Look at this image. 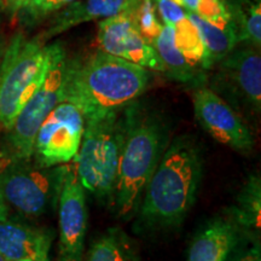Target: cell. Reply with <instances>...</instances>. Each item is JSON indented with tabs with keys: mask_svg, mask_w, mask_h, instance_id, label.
I'll use <instances>...</instances> for the list:
<instances>
[{
	"mask_svg": "<svg viewBox=\"0 0 261 261\" xmlns=\"http://www.w3.org/2000/svg\"><path fill=\"white\" fill-rule=\"evenodd\" d=\"M202 156L190 137H178L166 148L146 185L137 215L148 230L180 226L200 189Z\"/></svg>",
	"mask_w": 261,
	"mask_h": 261,
	"instance_id": "6da1fadb",
	"label": "cell"
},
{
	"mask_svg": "<svg viewBox=\"0 0 261 261\" xmlns=\"http://www.w3.org/2000/svg\"><path fill=\"white\" fill-rule=\"evenodd\" d=\"M151 74L122 58L98 51L83 63L69 61L67 96L85 117L119 110L148 89Z\"/></svg>",
	"mask_w": 261,
	"mask_h": 261,
	"instance_id": "7a4b0ae2",
	"label": "cell"
},
{
	"mask_svg": "<svg viewBox=\"0 0 261 261\" xmlns=\"http://www.w3.org/2000/svg\"><path fill=\"white\" fill-rule=\"evenodd\" d=\"M136 102L119 110L85 117L83 139L73 160L85 191L109 203L113 202L120 156Z\"/></svg>",
	"mask_w": 261,
	"mask_h": 261,
	"instance_id": "3957f363",
	"label": "cell"
},
{
	"mask_svg": "<svg viewBox=\"0 0 261 261\" xmlns=\"http://www.w3.org/2000/svg\"><path fill=\"white\" fill-rule=\"evenodd\" d=\"M166 150V130L160 119L135 103L132 120L117 169L112 205L121 219L137 215L150 178Z\"/></svg>",
	"mask_w": 261,
	"mask_h": 261,
	"instance_id": "277c9868",
	"label": "cell"
},
{
	"mask_svg": "<svg viewBox=\"0 0 261 261\" xmlns=\"http://www.w3.org/2000/svg\"><path fill=\"white\" fill-rule=\"evenodd\" d=\"M16 34L0 63V130L8 132L16 117L44 80L56 44Z\"/></svg>",
	"mask_w": 261,
	"mask_h": 261,
	"instance_id": "5b68a950",
	"label": "cell"
},
{
	"mask_svg": "<svg viewBox=\"0 0 261 261\" xmlns=\"http://www.w3.org/2000/svg\"><path fill=\"white\" fill-rule=\"evenodd\" d=\"M69 61L62 45L56 42L44 80L22 108L10 129L5 132L0 159L6 161L32 159L35 136L41 123L67 96Z\"/></svg>",
	"mask_w": 261,
	"mask_h": 261,
	"instance_id": "8992f818",
	"label": "cell"
},
{
	"mask_svg": "<svg viewBox=\"0 0 261 261\" xmlns=\"http://www.w3.org/2000/svg\"><path fill=\"white\" fill-rule=\"evenodd\" d=\"M67 165L46 167L33 160L5 161L0 169V198L8 208L38 218L57 207Z\"/></svg>",
	"mask_w": 261,
	"mask_h": 261,
	"instance_id": "52a82bcc",
	"label": "cell"
},
{
	"mask_svg": "<svg viewBox=\"0 0 261 261\" xmlns=\"http://www.w3.org/2000/svg\"><path fill=\"white\" fill-rule=\"evenodd\" d=\"M84 129V113L64 99L41 123L35 136L32 160L46 167L71 162L79 151Z\"/></svg>",
	"mask_w": 261,
	"mask_h": 261,
	"instance_id": "ba28073f",
	"label": "cell"
},
{
	"mask_svg": "<svg viewBox=\"0 0 261 261\" xmlns=\"http://www.w3.org/2000/svg\"><path fill=\"white\" fill-rule=\"evenodd\" d=\"M213 83L215 92L224 93L234 103L243 104L254 113L261 110L260 50L244 45L234 48L217 64ZM214 65V67H215Z\"/></svg>",
	"mask_w": 261,
	"mask_h": 261,
	"instance_id": "9c48e42d",
	"label": "cell"
},
{
	"mask_svg": "<svg viewBox=\"0 0 261 261\" xmlns=\"http://www.w3.org/2000/svg\"><path fill=\"white\" fill-rule=\"evenodd\" d=\"M192 99L196 120L217 142L240 152H249L253 149L250 129L219 93L200 86Z\"/></svg>",
	"mask_w": 261,
	"mask_h": 261,
	"instance_id": "30bf717a",
	"label": "cell"
},
{
	"mask_svg": "<svg viewBox=\"0 0 261 261\" xmlns=\"http://www.w3.org/2000/svg\"><path fill=\"white\" fill-rule=\"evenodd\" d=\"M58 261H83L87 230L86 194L74 163L68 165L58 198Z\"/></svg>",
	"mask_w": 261,
	"mask_h": 261,
	"instance_id": "8fae6325",
	"label": "cell"
},
{
	"mask_svg": "<svg viewBox=\"0 0 261 261\" xmlns=\"http://www.w3.org/2000/svg\"><path fill=\"white\" fill-rule=\"evenodd\" d=\"M97 42L100 51L149 70L163 73L158 52L137 27L133 12L103 18L98 23Z\"/></svg>",
	"mask_w": 261,
	"mask_h": 261,
	"instance_id": "7c38bea8",
	"label": "cell"
},
{
	"mask_svg": "<svg viewBox=\"0 0 261 261\" xmlns=\"http://www.w3.org/2000/svg\"><path fill=\"white\" fill-rule=\"evenodd\" d=\"M55 238L54 231L10 219L0 221V255L6 261H44Z\"/></svg>",
	"mask_w": 261,
	"mask_h": 261,
	"instance_id": "4fadbf2b",
	"label": "cell"
},
{
	"mask_svg": "<svg viewBox=\"0 0 261 261\" xmlns=\"http://www.w3.org/2000/svg\"><path fill=\"white\" fill-rule=\"evenodd\" d=\"M139 3L140 0H75L52 19L41 39L46 41L85 22L135 12Z\"/></svg>",
	"mask_w": 261,
	"mask_h": 261,
	"instance_id": "5bb4252c",
	"label": "cell"
},
{
	"mask_svg": "<svg viewBox=\"0 0 261 261\" xmlns=\"http://www.w3.org/2000/svg\"><path fill=\"white\" fill-rule=\"evenodd\" d=\"M240 236L241 232L230 219L214 218L194 237L187 261H227Z\"/></svg>",
	"mask_w": 261,
	"mask_h": 261,
	"instance_id": "9a60e30c",
	"label": "cell"
},
{
	"mask_svg": "<svg viewBox=\"0 0 261 261\" xmlns=\"http://www.w3.org/2000/svg\"><path fill=\"white\" fill-rule=\"evenodd\" d=\"M188 17L200 33L205 50L207 69L210 70L218 62L226 57L238 45L237 32L231 18L208 21L195 12L188 11Z\"/></svg>",
	"mask_w": 261,
	"mask_h": 261,
	"instance_id": "2e32d148",
	"label": "cell"
},
{
	"mask_svg": "<svg viewBox=\"0 0 261 261\" xmlns=\"http://www.w3.org/2000/svg\"><path fill=\"white\" fill-rule=\"evenodd\" d=\"M226 218L236 225L241 234L259 238L261 227V179L259 174L248 178L238 192L236 202L226 210Z\"/></svg>",
	"mask_w": 261,
	"mask_h": 261,
	"instance_id": "e0dca14e",
	"label": "cell"
},
{
	"mask_svg": "<svg viewBox=\"0 0 261 261\" xmlns=\"http://www.w3.org/2000/svg\"><path fill=\"white\" fill-rule=\"evenodd\" d=\"M151 45L162 62L163 73L169 79L198 87L204 83V73L192 67L175 46L174 32L172 27L163 24L161 33L152 40Z\"/></svg>",
	"mask_w": 261,
	"mask_h": 261,
	"instance_id": "ac0fdd59",
	"label": "cell"
},
{
	"mask_svg": "<svg viewBox=\"0 0 261 261\" xmlns=\"http://www.w3.org/2000/svg\"><path fill=\"white\" fill-rule=\"evenodd\" d=\"M238 44L261 47V0H226Z\"/></svg>",
	"mask_w": 261,
	"mask_h": 261,
	"instance_id": "d6986e66",
	"label": "cell"
},
{
	"mask_svg": "<svg viewBox=\"0 0 261 261\" xmlns=\"http://www.w3.org/2000/svg\"><path fill=\"white\" fill-rule=\"evenodd\" d=\"M84 261H140L129 237L120 228H109L91 246Z\"/></svg>",
	"mask_w": 261,
	"mask_h": 261,
	"instance_id": "ffe728a7",
	"label": "cell"
},
{
	"mask_svg": "<svg viewBox=\"0 0 261 261\" xmlns=\"http://www.w3.org/2000/svg\"><path fill=\"white\" fill-rule=\"evenodd\" d=\"M188 15V14H187ZM173 28L174 32V44L179 51L184 55L189 63L202 73L207 71L205 50L201 40L200 33L192 23L191 19L185 17L178 22Z\"/></svg>",
	"mask_w": 261,
	"mask_h": 261,
	"instance_id": "44dd1931",
	"label": "cell"
},
{
	"mask_svg": "<svg viewBox=\"0 0 261 261\" xmlns=\"http://www.w3.org/2000/svg\"><path fill=\"white\" fill-rule=\"evenodd\" d=\"M133 17L143 37L151 44L163 28L154 0H140L138 8L133 12Z\"/></svg>",
	"mask_w": 261,
	"mask_h": 261,
	"instance_id": "7402d4cb",
	"label": "cell"
},
{
	"mask_svg": "<svg viewBox=\"0 0 261 261\" xmlns=\"http://www.w3.org/2000/svg\"><path fill=\"white\" fill-rule=\"evenodd\" d=\"M181 8L195 12L208 21L231 18L226 0H174Z\"/></svg>",
	"mask_w": 261,
	"mask_h": 261,
	"instance_id": "603a6c76",
	"label": "cell"
},
{
	"mask_svg": "<svg viewBox=\"0 0 261 261\" xmlns=\"http://www.w3.org/2000/svg\"><path fill=\"white\" fill-rule=\"evenodd\" d=\"M75 2V0H41V3L33 12V15L29 18V21H35V19H40L45 16L52 14V12L57 11L64 6L69 5L70 3Z\"/></svg>",
	"mask_w": 261,
	"mask_h": 261,
	"instance_id": "cb8c5ba5",
	"label": "cell"
},
{
	"mask_svg": "<svg viewBox=\"0 0 261 261\" xmlns=\"http://www.w3.org/2000/svg\"><path fill=\"white\" fill-rule=\"evenodd\" d=\"M232 261H261L259 241L252 240L250 246L241 249L237 253V255H234Z\"/></svg>",
	"mask_w": 261,
	"mask_h": 261,
	"instance_id": "d4e9b609",
	"label": "cell"
},
{
	"mask_svg": "<svg viewBox=\"0 0 261 261\" xmlns=\"http://www.w3.org/2000/svg\"><path fill=\"white\" fill-rule=\"evenodd\" d=\"M5 161L6 160L0 159V169H2L3 166H4ZM6 218H9V208H8V205H6L4 202L2 201V198H0V221L5 220Z\"/></svg>",
	"mask_w": 261,
	"mask_h": 261,
	"instance_id": "484cf974",
	"label": "cell"
},
{
	"mask_svg": "<svg viewBox=\"0 0 261 261\" xmlns=\"http://www.w3.org/2000/svg\"><path fill=\"white\" fill-rule=\"evenodd\" d=\"M19 6H21V0H8V6L6 8L9 9L12 16H16L18 14Z\"/></svg>",
	"mask_w": 261,
	"mask_h": 261,
	"instance_id": "4316f807",
	"label": "cell"
},
{
	"mask_svg": "<svg viewBox=\"0 0 261 261\" xmlns=\"http://www.w3.org/2000/svg\"><path fill=\"white\" fill-rule=\"evenodd\" d=\"M8 6V0H0V10L5 9Z\"/></svg>",
	"mask_w": 261,
	"mask_h": 261,
	"instance_id": "83f0119b",
	"label": "cell"
},
{
	"mask_svg": "<svg viewBox=\"0 0 261 261\" xmlns=\"http://www.w3.org/2000/svg\"><path fill=\"white\" fill-rule=\"evenodd\" d=\"M12 261H34L32 259H21V260H12Z\"/></svg>",
	"mask_w": 261,
	"mask_h": 261,
	"instance_id": "f1b7e54d",
	"label": "cell"
},
{
	"mask_svg": "<svg viewBox=\"0 0 261 261\" xmlns=\"http://www.w3.org/2000/svg\"><path fill=\"white\" fill-rule=\"evenodd\" d=\"M0 261H6L5 259H4V257H3L2 255H0Z\"/></svg>",
	"mask_w": 261,
	"mask_h": 261,
	"instance_id": "f546056e",
	"label": "cell"
},
{
	"mask_svg": "<svg viewBox=\"0 0 261 261\" xmlns=\"http://www.w3.org/2000/svg\"><path fill=\"white\" fill-rule=\"evenodd\" d=\"M0 52H2V42H0Z\"/></svg>",
	"mask_w": 261,
	"mask_h": 261,
	"instance_id": "4dcf8cb0",
	"label": "cell"
},
{
	"mask_svg": "<svg viewBox=\"0 0 261 261\" xmlns=\"http://www.w3.org/2000/svg\"><path fill=\"white\" fill-rule=\"evenodd\" d=\"M44 261H51V260H50V259H48V257H47V259H45Z\"/></svg>",
	"mask_w": 261,
	"mask_h": 261,
	"instance_id": "1f68e13d",
	"label": "cell"
}]
</instances>
